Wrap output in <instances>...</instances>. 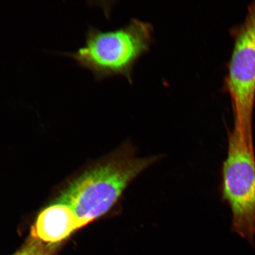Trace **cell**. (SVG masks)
Returning <instances> with one entry per match:
<instances>
[{"label":"cell","mask_w":255,"mask_h":255,"mask_svg":"<svg viewBox=\"0 0 255 255\" xmlns=\"http://www.w3.org/2000/svg\"><path fill=\"white\" fill-rule=\"evenodd\" d=\"M234 45L228 65L224 89L232 100L234 125L253 127L255 103V0L245 20L231 28Z\"/></svg>","instance_id":"277c9868"},{"label":"cell","mask_w":255,"mask_h":255,"mask_svg":"<svg viewBox=\"0 0 255 255\" xmlns=\"http://www.w3.org/2000/svg\"><path fill=\"white\" fill-rule=\"evenodd\" d=\"M158 158L137 157L132 146L126 142L73 181L56 202L71 207L85 226L111 211L129 184Z\"/></svg>","instance_id":"6da1fadb"},{"label":"cell","mask_w":255,"mask_h":255,"mask_svg":"<svg viewBox=\"0 0 255 255\" xmlns=\"http://www.w3.org/2000/svg\"><path fill=\"white\" fill-rule=\"evenodd\" d=\"M153 31L151 23L136 18L113 30L102 31L90 25L84 45L64 55L91 71L96 79L122 75L132 84L133 67L149 49Z\"/></svg>","instance_id":"7a4b0ae2"},{"label":"cell","mask_w":255,"mask_h":255,"mask_svg":"<svg viewBox=\"0 0 255 255\" xmlns=\"http://www.w3.org/2000/svg\"><path fill=\"white\" fill-rule=\"evenodd\" d=\"M49 250L44 246L43 242L33 239L26 246L14 255H48Z\"/></svg>","instance_id":"8992f818"},{"label":"cell","mask_w":255,"mask_h":255,"mask_svg":"<svg viewBox=\"0 0 255 255\" xmlns=\"http://www.w3.org/2000/svg\"><path fill=\"white\" fill-rule=\"evenodd\" d=\"M84 226L71 207L56 202L40 213L31 234L43 243L55 244Z\"/></svg>","instance_id":"5b68a950"},{"label":"cell","mask_w":255,"mask_h":255,"mask_svg":"<svg viewBox=\"0 0 255 255\" xmlns=\"http://www.w3.org/2000/svg\"><path fill=\"white\" fill-rule=\"evenodd\" d=\"M221 199L232 213V232L247 239L255 238V151L253 129L233 128L228 133L227 156L222 162Z\"/></svg>","instance_id":"3957f363"}]
</instances>
